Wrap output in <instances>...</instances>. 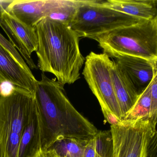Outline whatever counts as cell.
<instances>
[{
  "instance_id": "obj_7",
  "label": "cell",
  "mask_w": 157,
  "mask_h": 157,
  "mask_svg": "<svg viewBox=\"0 0 157 157\" xmlns=\"http://www.w3.org/2000/svg\"><path fill=\"white\" fill-rule=\"evenodd\" d=\"M143 21L102 6L98 0H88L79 8L70 26L80 38L94 40L116 29Z\"/></svg>"
},
{
  "instance_id": "obj_22",
  "label": "cell",
  "mask_w": 157,
  "mask_h": 157,
  "mask_svg": "<svg viewBox=\"0 0 157 157\" xmlns=\"http://www.w3.org/2000/svg\"><path fill=\"white\" fill-rule=\"evenodd\" d=\"M36 157H60L54 150H41Z\"/></svg>"
},
{
  "instance_id": "obj_18",
  "label": "cell",
  "mask_w": 157,
  "mask_h": 157,
  "mask_svg": "<svg viewBox=\"0 0 157 157\" xmlns=\"http://www.w3.org/2000/svg\"><path fill=\"white\" fill-rule=\"evenodd\" d=\"M0 45L13 58V59L26 71L31 74H33L31 70L25 61L22 57L20 55L18 50L8 41L2 34L0 33Z\"/></svg>"
},
{
  "instance_id": "obj_9",
  "label": "cell",
  "mask_w": 157,
  "mask_h": 157,
  "mask_svg": "<svg viewBox=\"0 0 157 157\" xmlns=\"http://www.w3.org/2000/svg\"><path fill=\"white\" fill-rule=\"evenodd\" d=\"M0 26L30 69H38L32 57V54L36 52L38 47L35 27L25 24L6 10L2 11L0 15Z\"/></svg>"
},
{
  "instance_id": "obj_3",
  "label": "cell",
  "mask_w": 157,
  "mask_h": 157,
  "mask_svg": "<svg viewBox=\"0 0 157 157\" xmlns=\"http://www.w3.org/2000/svg\"><path fill=\"white\" fill-rule=\"evenodd\" d=\"M94 40L110 58L130 56L157 61V18L116 29Z\"/></svg>"
},
{
  "instance_id": "obj_16",
  "label": "cell",
  "mask_w": 157,
  "mask_h": 157,
  "mask_svg": "<svg viewBox=\"0 0 157 157\" xmlns=\"http://www.w3.org/2000/svg\"><path fill=\"white\" fill-rule=\"evenodd\" d=\"M151 106V100L150 84L147 88L139 95L132 108L122 120H136L150 118Z\"/></svg>"
},
{
  "instance_id": "obj_11",
  "label": "cell",
  "mask_w": 157,
  "mask_h": 157,
  "mask_svg": "<svg viewBox=\"0 0 157 157\" xmlns=\"http://www.w3.org/2000/svg\"><path fill=\"white\" fill-rule=\"evenodd\" d=\"M36 81L0 45V83L9 82L34 94Z\"/></svg>"
},
{
  "instance_id": "obj_2",
  "label": "cell",
  "mask_w": 157,
  "mask_h": 157,
  "mask_svg": "<svg viewBox=\"0 0 157 157\" xmlns=\"http://www.w3.org/2000/svg\"><path fill=\"white\" fill-rule=\"evenodd\" d=\"M38 40V69L55 75L63 86L80 78L85 58L81 53L80 37L70 26L45 19L35 26Z\"/></svg>"
},
{
  "instance_id": "obj_1",
  "label": "cell",
  "mask_w": 157,
  "mask_h": 157,
  "mask_svg": "<svg viewBox=\"0 0 157 157\" xmlns=\"http://www.w3.org/2000/svg\"><path fill=\"white\" fill-rule=\"evenodd\" d=\"M64 86L44 72L37 80L35 90L41 121L42 150H47L57 140L73 138L88 141L98 130L80 113L64 93Z\"/></svg>"
},
{
  "instance_id": "obj_10",
  "label": "cell",
  "mask_w": 157,
  "mask_h": 157,
  "mask_svg": "<svg viewBox=\"0 0 157 157\" xmlns=\"http://www.w3.org/2000/svg\"><path fill=\"white\" fill-rule=\"evenodd\" d=\"M128 83L139 95L157 76V61L130 56L113 60Z\"/></svg>"
},
{
  "instance_id": "obj_13",
  "label": "cell",
  "mask_w": 157,
  "mask_h": 157,
  "mask_svg": "<svg viewBox=\"0 0 157 157\" xmlns=\"http://www.w3.org/2000/svg\"><path fill=\"white\" fill-rule=\"evenodd\" d=\"M42 149L41 121L36 102L35 106L21 137L18 157H36Z\"/></svg>"
},
{
  "instance_id": "obj_19",
  "label": "cell",
  "mask_w": 157,
  "mask_h": 157,
  "mask_svg": "<svg viewBox=\"0 0 157 157\" xmlns=\"http://www.w3.org/2000/svg\"><path fill=\"white\" fill-rule=\"evenodd\" d=\"M151 106L150 119L157 121V76L154 77L150 83Z\"/></svg>"
},
{
  "instance_id": "obj_15",
  "label": "cell",
  "mask_w": 157,
  "mask_h": 157,
  "mask_svg": "<svg viewBox=\"0 0 157 157\" xmlns=\"http://www.w3.org/2000/svg\"><path fill=\"white\" fill-rule=\"evenodd\" d=\"M88 141L73 138L57 140L48 149L54 150L60 157H83L85 145Z\"/></svg>"
},
{
  "instance_id": "obj_17",
  "label": "cell",
  "mask_w": 157,
  "mask_h": 157,
  "mask_svg": "<svg viewBox=\"0 0 157 157\" xmlns=\"http://www.w3.org/2000/svg\"><path fill=\"white\" fill-rule=\"evenodd\" d=\"M94 138L96 153L101 157H113V146L110 130L98 131Z\"/></svg>"
},
{
  "instance_id": "obj_8",
  "label": "cell",
  "mask_w": 157,
  "mask_h": 157,
  "mask_svg": "<svg viewBox=\"0 0 157 157\" xmlns=\"http://www.w3.org/2000/svg\"><path fill=\"white\" fill-rule=\"evenodd\" d=\"M88 0H13L6 11L34 27L48 19L70 25L80 7Z\"/></svg>"
},
{
  "instance_id": "obj_21",
  "label": "cell",
  "mask_w": 157,
  "mask_h": 157,
  "mask_svg": "<svg viewBox=\"0 0 157 157\" xmlns=\"http://www.w3.org/2000/svg\"><path fill=\"white\" fill-rule=\"evenodd\" d=\"M14 86L9 82L0 83V94L2 96L9 95L12 92Z\"/></svg>"
},
{
  "instance_id": "obj_20",
  "label": "cell",
  "mask_w": 157,
  "mask_h": 157,
  "mask_svg": "<svg viewBox=\"0 0 157 157\" xmlns=\"http://www.w3.org/2000/svg\"><path fill=\"white\" fill-rule=\"evenodd\" d=\"M95 140L93 138L89 140L85 145L83 157H95Z\"/></svg>"
},
{
  "instance_id": "obj_12",
  "label": "cell",
  "mask_w": 157,
  "mask_h": 157,
  "mask_svg": "<svg viewBox=\"0 0 157 157\" xmlns=\"http://www.w3.org/2000/svg\"><path fill=\"white\" fill-rule=\"evenodd\" d=\"M100 5L139 20L157 18V0H98Z\"/></svg>"
},
{
  "instance_id": "obj_24",
  "label": "cell",
  "mask_w": 157,
  "mask_h": 157,
  "mask_svg": "<svg viewBox=\"0 0 157 157\" xmlns=\"http://www.w3.org/2000/svg\"><path fill=\"white\" fill-rule=\"evenodd\" d=\"M95 157H101L96 152V154H95Z\"/></svg>"
},
{
  "instance_id": "obj_23",
  "label": "cell",
  "mask_w": 157,
  "mask_h": 157,
  "mask_svg": "<svg viewBox=\"0 0 157 157\" xmlns=\"http://www.w3.org/2000/svg\"><path fill=\"white\" fill-rule=\"evenodd\" d=\"M13 0H0V15L2 11L7 10Z\"/></svg>"
},
{
  "instance_id": "obj_4",
  "label": "cell",
  "mask_w": 157,
  "mask_h": 157,
  "mask_svg": "<svg viewBox=\"0 0 157 157\" xmlns=\"http://www.w3.org/2000/svg\"><path fill=\"white\" fill-rule=\"evenodd\" d=\"M35 105L34 94L15 86L9 95L0 94V157H18L21 137Z\"/></svg>"
},
{
  "instance_id": "obj_6",
  "label": "cell",
  "mask_w": 157,
  "mask_h": 157,
  "mask_svg": "<svg viewBox=\"0 0 157 157\" xmlns=\"http://www.w3.org/2000/svg\"><path fill=\"white\" fill-rule=\"evenodd\" d=\"M113 62L105 53L91 52L85 58L82 74L100 104L105 121L116 125L122 117L111 76Z\"/></svg>"
},
{
  "instance_id": "obj_5",
  "label": "cell",
  "mask_w": 157,
  "mask_h": 157,
  "mask_svg": "<svg viewBox=\"0 0 157 157\" xmlns=\"http://www.w3.org/2000/svg\"><path fill=\"white\" fill-rule=\"evenodd\" d=\"M157 123L144 118L111 125L113 157H157Z\"/></svg>"
},
{
  "instance_id": "obj_14",
  "label": "cell",
  "mask_w": 157,
  "mask_h": 157,
  "mask_svg": "<svg viewBox=\"0 0 157 157\" xmlns=\"http://www.w3.org/2000/svg\"><path fill=\"white\" fill-rule=\"evenodd\" d=\"M111 72L115 94L123 119L136 102L139 95L128 83L114 60Z\"/></svg>"
}]
</instances>
